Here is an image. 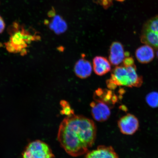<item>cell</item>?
I'll list each match as a JSON object with an SVG mask.
<instances>
[{"mask_svg":"<svg viewBox=\"0 0 158 158\" xmlns=\"http://www.w3.org/2000/svg\"><path fill=\"white\" fill-rule=\"evenodd\" d=\"M97 128L93 120L73 114L67 116L59 128L58 139L69 155L77 157L86 154L95 141Z\"/></svg>","mask_w":158,"mask_h":158,"instance_id":"6da1fadb","label":"cell"},{"mask_svg":"<svg viewBox=\"0 0 158 158\" xmlns=\"http://www.w3.org/2000/svg\"><path fill=\"white\" fill-rule=\"evenodd\" d=\"M8 30L10 37L5 45L10 53L26 54L28 45L39 38L38 35L31 34L23 26L16 22L9 27Z\"/></svg>","mask_w":158,"mask_h":158,"instance_id":"7a4b0ae2","label":"cell"},{"mask_svg":"<svg viewBox=\"0 0 158 158\" xmlns=\"http://www.w3.org/2000/svg\"><path fill=\"white\" fill-rule=\"evenodd\" d=\"M116 85L131 88L138 87L143 83V79L138 76L135 65L125 67L116 66L110 78Z\"/></svg>","mask_w":158,"mask_h":158,"instance_id":"3957f363","label":"cell"},{"mask_svg":"<svg viewBox=\"0 0 158 158\" xmlns=\"http://www.w3.org/2000/svg\"><path fill=\"white\" fill-rule=\"evenodd\" d=\"M141 41L144 44L158 49V15L148 20L144 24Z\"/></svg>","mask_w":158,"mask_h":158,"instance_id":"277c9868","label":"cell"},{"mask_svg":"<svg viewBox=\"0 0 158 158\" xmlns=\"http://www.w3.org/2000/svg\"><path fill=\"white\" fill-rule=\"evenodd\" d=\"M23 158H54L52 150L44 142L36 140L30 143L23 151Z\"/></svg>","mask_w":158,"mask_h":158,"instance_id":"5b68a950","label":"cell"},{"mask_svg":"<svg viewBox=\"0 0 158 158\" xmlns=\"http://www.w3.org/2000/svg\"><path fill=\"white\" fill-rule=\"evenodd\" d=\"M91 114L94 119L98 122L107 120L111 114L112 106L101 101L94 100L90 103Z\"/></svg>","mask_w":158,"mask_h":158,"instance_id":"8992f818","label":"cell"},{"mask_svg":"<svg viewBox=\"0 0 158 158\" xmlns=\"http://www.w3.org/2000/svg\"><path fill=\"white\" fill-rule=\"evenodd\" d=\"M118 126L122 134L132 135L137 131L139 122L137 118L133 114H127L118 120Z\"/></svg>","mask_w":158,"mask_h":158,"instance_id":"52a82bcc","label":"cell"},{"mask_svg":"<svg viewBox=\"0 0 158 158\" xmlns=\"http://www.w3.org/2000/svg\"><path fill=\"white\" fill-rule=\"evenodd\" d=\"M126 57L125 52L122 43L118 41L112 43L110 47L109 56L110 64L114 66H118L123 62Z\"/></svg>","mask_w":158,"mask_h":158,"instance_id":"ba28073f","label":"cell"},{"mask_svg":"<svg viewBox=\"0 0 158 158\" xmlns=\"http://www.w3.org/2000/svg\"><path fill=\"white\" fill-rule=\"evenodd\" d=\"M85 55L82 54V58L76 62L74 66V72L76 76L81 79H85L90 76L92 68L91 64L84 58Z\"/></svg>","mask_w":158,"mask_h":158,"instance_id":"9c48e42d","label":"cell"},{"mask_svg":"<svg viewBox=\"0 0 158 158\" xmlns=\"http://www.w3.org/2000/svg\"><path fill=\"white\" fill-rule=\"evenodd\" d=\"M85 158H119L112 147L100 146L96 149L88 152Z\"/></svg>","mask_w":158,"mask_h":158,"instance_id":"30bf717a","label":"cell"},{"mask_svg":"<svg viewBox=\"0 0 158 158\" xmlns=\"http://www.w3.org/2000/svg\"><path fill=\"white\" fill-rule=\"evenodd\" d=\"M95 73L99 76H102L111 70V65L107 59L102 56L95 57L93 60Z\"/></svg>","mask_w":158,"mask_h":158,"instance_id":"8fae6325","label":"cell"},{"mask_svg":"<svg viewBox=\"0 0 158 158\" xmlns=\"http://www.w3.org/2000/svg\"><path fill=\"white\" fill-rule=\"evenodd\" d=\"M153 48L145 44L138 48L135 51V56L138 62L147 64L153 60L155 56Z\"/></svg>","mask_w":158,"mask_h":158,"instance_id":"7c38bea8","label":"cell"},{"mask_svg":"<svg viewBox=\"0 0 158 158\" xmlns=\"http://www.w3.org/2000/svg\"><path fill=\"white\" fill-rule=\"evenodd\" d=\"M94 100L101 101L112 106L117 102L118 98L112 90L98 88L94 94Z\"/></svg>","mask_w":158,"mask_h":158,"instance_id":"4fadbf2b","label":"cell"},{"mask_svg":"<svg viewBox=\"0 0 158 158\" xmlns=\"http://www.w3.org/2000/svg\"><path fill=\"white\" fill-rule=\"evenodd\" d=\"M49 27L50 29L57 35L64 33L68 29V26L66 22L58 16L52 19Z\"/></svg>","mask_w":158,"mask_h":158,"instance_id":"5bb4252c","label":"cell"},{"mask_svg":"<svg viewBox=\"0 0 158 158\" xmlns=\"http://www.w3.org/2000/svg\"><path fill=\"white\" fill-rule=\"evenodd\" d=\"M147 103L150 106L156 107L158 106V93L153 92L148 94L146 98Z\"/></svg>","mask_w":158,"mask_h":158,"instance_id":"9a60e30c","label":"cell"},{"mask_svg":"<svg viewBox=\"0 0 158 158\" xmlns=\"http://www.w3.org/2000/svg\"><path fill=\"white\" fill-rule=\"evenodd\" d=\"M62 110H61L62 114H65L67 116L74 114L73 110L71 108L68 102L65 100H62L60 102Z\"/></svg>","mask_w":158,"mask_h":158,"instance_id":"2e32d148","label":"cell"},{"mask_svg":"<svg viewBox=\"0 0 158 158\" xmlns=\"http://www.w3.org/2000/svg\"><path fill=\"white\" fill-rule=\"evenodd\" d=\"M123 63V66L125 67L135 64L133 59L131 57H129V56L126 57L124 59Z\"/></svg>","mask_w":158,"mask_h":158,"instance_id":"e0dca14e","label":"cell"},{"mask_svg":"<svg viewBox=\"0 0 158 158\" xmlns=\"http://www.w3.org/2000/svg\"><path fill=\"white\" fill-rule=\"evenodd\" d=\"M106 84L108 88L111 90L115 89L118 86L110 79L106 81Z\"/></svg>","mask_w":158,"mask_h":158,"instance_id":"ac0fdd59","label":"cell"},{"mask_svg":"<svg viewBox=\"0 0 158 158\" xmlns=\"http://www.w3.org/2000/svg\"><path fill=\"white\" fill-rule=\"evenodd\" d=\"M6 24L2 17L0 15V34L3 32L5 29Z\"/></svg>","mask_w":158,"mask_h":158,"instance_id":"d6986e66","label":"cell"},{"mask_svg":"<svg viewBox=\"0 0 158 158\" xmlns=\"http://www.w3.org/2000/svg\"><path fill=\"white\" fill-rule=\"evenodd\" d=\"M116 1L120 2H122L124 1H125V0H116Z\"/></svg>","mask_w":158,"mask_h":158,"instance_id":"ffe728a7","label":"cell"},{"mask_svg":"<svg viewBox=\"0 0 158 158\" xmlns=\"http://www.w3.org/2000/svg\"><path fill=\"white\" fill-rule=\"evenodd\" d=\"M157 56L158 58V51H157Z\"/></svg>","mask_w":158,"mask_h":158,"instance_id":"44dd1931","label":"cell"}]
</instances>
